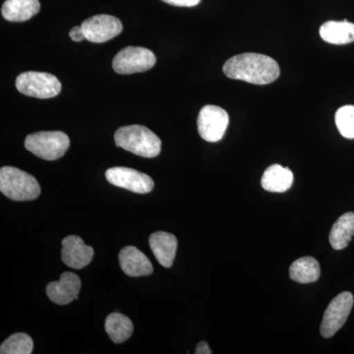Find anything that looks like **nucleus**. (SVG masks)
<instances>
[{
	"mask_svg": "<svg viewBox=\"0 0 354 354\" xmlns=\"http://www.w3.org/2000/svg\"><path fill=\"white\" fill-rule=\"evenodd\" d=\"M39 0H6L1 7L4 19L10 22H25L39 13Z\"/></svg>",
	"mask_w": 354,
	"mask_h": 354,
	"instance_id": "15",
	"label": "nucleus"
},
{
	"mask_svg": "<svg viewBox=\"0 0 354 354\" xmlns=\"http://www.w3.org/2000/svg\"><path fill=\"white\" fill-rule=\"evenodd\" d=\"M69 146V137L62 131L32 133L25 140V148L46 160H55L64 157Z\"/></svg>",
	"mask_w": 354,
	"mask_h": 354,
	"instance_id": "4",
	"label": "nucleus"
},
{
	"mask_svg": "<svg viewBox=\"0 0 354 354\" xmlns=\"http://www.w3.org/2000/svg\"><path fill=\"white\" fill-rule=\"evenodd\" d=\"M81 28L86 39L95 44L111 41L118 37L123 30L122 23L118 18L106 14L88 18L84 21Z\"/></svg>",
	"mask_w": 354,
	"mask_h": 354,
	"instance_id": "10",
	"label": "nucleus"
},
{
	"mask_svg": "<svg viewBox=\"0 0 354 354\" xmlns=\"http://www.w3.org/2000/svg\"><path fill=\"white\" fill-rule=\"evenodd\" d=\"M353 234H354V228H353Z\"/></svg>",
	"mask_w": 354,
	"mask_h": 354,
	"instance_id": "26",
	"label": "nucleus"
},
{
	"mask_svg": "<svg viewBox=\"0 0 354 354\" xmlns=\"http://www.w3.org/2000/svg\"><path fill=\"white\" fill-rule=\"evenodd\" d=\"M292 183V171L279 165H272L268 167L261 179V185L269 192H286L290 189Z\"/></svg>",
	"mask_w": 354,
	"mask_h": 354,
	"instance_id": "16",
	"label": "nucleus"
},
{
	"mask_svg": "<svg viewBox=\"0 0 354 354\" xmlns=\"http://www.w3.org/2000/svg\"><path fill=\"white\" fill-rule=\"evenodd\" d=\"M196 354H212L211 348H209L208 344L206 342H199L196 348Z\"/></svg>",
	"mask_w": 354,
	"mask_h": 354,
	"instance_id": "25",
	"label": "nucleus"
},
{
	"mask_svg": "<svg viewBox=\"0 0 354 354\" xmlns=\"http://www.w3.org/2000/svg\"><path fill=\"white\" fill-rule=\"evenodd\" d=\"M94 257L93 247L86 245L77 235H69L62 241V259L72 269H82L92 262Z\"/></svg>",
	"mask_w": 354,
	"mask_h": 354,
	"instance_id": "11",
	"label": "nucleus"
},
{
	"mask_svg": "<svg viewBox=\"0 0 354 354\" xmlns=\"http://www.w3.org/2000/svg\"><path fill=\"white\" fill-rule=\"evenodd\" d=\"M116 146L147 158H156L162 151V141L149 128L142 125L120 127L114 134Z\"/></svg>",
	"mask_w": 354,
	"mask_h": 354,
	"instance_id": "2",
	"label": "nucleus"
},
{
	"mask_svg": "<svg viewBox=\"0 0 354 354\" xmlns=\"http://www.w3.org/2000/svg\"><path fill=\"white\" fill-rule=\"evenodd\" d=\"M354 228V213L348 212L339 216L330 232V243L335 250H342L351 241Z\"/></svg>",
	"mask_w": 354,
	"mask_h": 354,
	"instance_id": "18",
	"label": "nucleus"
},
{
	"mask_svg": "<svg viewBox=\"0 0 354 354\" xmlns=\"http://www.w3.org/2000/svg\"><path fill=\"white\" fill-rule=\"evenodd\" d=\"M321 276L320 265L313 257H302L292 263L290 277L299 283H315Z\"/></svg>",
	"mask_w": 354,
	"mask_h": 354,
	"instance_id": "19",
	"label": "nucleus"
},
{
	"mask_svg": "<svg viewBox=\"0 0 354 354\" xmlns=\"http://www.w3.org/2000/svg\"><path fill=\"white\" fill-rule=\"evenodd\" d=\"M162 1L174 6L193 7L198 6L201 0H162Z\"/></svg>",
	"mask_w": 354,
	"mask_h": 354,
	"instance_id": "23",
	"label": "nucleus"
},
{
	"mask_svg": "<svg viewBox=\"0 0 354 354\" xmlns=\"http://www.w3.org/2000/svg\"><path fill=\"white\" fill-rule=\"evenodd\" d=\"M120 263L121 270L132 278L149 276L153 272L152 263L149 258L134 246L121 249Z\"/></svg>",
	"mask_w": 354,
	"mask_h": 354,
	"instance_id": "13",
	"label": "nucleus"
},
{
	"mask_svg": "<svg viewBox=\"0 0 354 354\" xmlns=\"http://www.w3.org/2000/svg\"><path fill=\"white\" fill-rule=\"evenodd\" d=\"M104 329L111 341L115 344H121L131 337L134 327L132 321L127 316L120 313H111L106 317Z\"/></svg>",
	"mask_w": 354,
	"mask_h": 354,
	"instance_id": "20",
	"label": "nucleus"
},
{
	"mask_svg": "<svg viewBox=\"0 0 354 354\" xmlns=\"http://www.w3.org/2000/svg\"><path fill=\"white\" fill-rule=\"evenodd\" d=\"M34 348V342L29 335L17 333L10 335L2 342L0 346L1 354H31Z\"/></svg>",
	"mask_w": 354,
	"mask_h": 354,
	"instance_id": "21",
	"label": "nucleus"
},
{
	"mask_svg": "<svg viewBox=\"0 0 354 354\" xmlns=\"http://www.w3.org/2000/svg\"><path fill=\"white\" fill-rule=\"evenodd\" d=\"M149 244L152 249L156 259L162 267L171 268L176 259L177 239L169 232H153L149 239Z\"/></svg>",
	"mask_w": 354,
	"mask_h": 354,
	"instance_id": "14",
	"label": "nucleus"
},
{
	"mask_svg": "<svg viewBox=\"0 0 354 354\" xmlns=\"http://www.w3.org/2000/svg\"><path fill=\"white\" fill-rule=\"evenodd\" d=\"M70 39L73 41H82L84 39H86L85 35H84L82 28L80 26H75V27L72 28L71 31L69 32Z\"/></svg>",
	"mask_w": 354,
	"mask_h": 354,
	"instance_id": "24",
	"label": "nucleus"
},
{
	"mask_svg": "<svg viewBox=\"0 0 354 354\" xmlns=\"http://www.w3.org/2000/svg\"><path fill=\"white\" fill-rule=\"evenodd\" d=\"M228 122L230 118L225 109L208 104L200 111L197 120L198 131L205 141L216 143L223 139Z\"/></svg>",
	"mask_w": 354,
	"mask_h": 354,
	"instance_id": "8",
	"label": "nucleus"
},
{
	"mask_svg": "<svg viewBox=\"0 0 354 354\" xmlns=\"http://www.w3.org/2000/svg\"><path fill=\"white\" fill-rule=\"evenodd\" d=\"M319 32L321 38L329 44H346L354 41V24L346 20L324 23Z\"/></svg>",
	"mask_w": 354,
	"mask_h": 354,
	"instance_id": "17",
	"label": "nucleus"
},
{
	"mask_svg": "<svg viewBox=\"0 0 354 354\" xmlns=\"http://www.w3.org/2000/svg\"><path fill=\"white\" fill-rule=\"evenodd\" d=\"M81 279L74 272H65L58 281H51L46 286V295L53 304L67 305L78 299Z\"/></svg>",
	"mask_w": 354,
	"mask_h": 354,
	"instance_id": "12",
	"label": "nucleus"
},
{
	"mask_svg": "<svg viewBox=\"0 0 354 354\" xmlns=\"http://www.w3.org/2000/svg\"><path fill=\"white\" fill-rule=\"evenodd\" d=\"M106 177L113 185L138 194L150 193L155 187L153 179L148 174L129 167H111L106 171Z\"/></svg>",
	"mask_w": 354,
	"mask_h": 354,
	"instance_id": "9",
	"label": "nucleus"
},
{
	"mask_svg": "<svg viewBox=\"0 0 354 354\" xmlns=\"http://www.w3.org/2000/svg\"><path fill=\"white\" fill-rule=\"evenodd\" d=\"M354 298L353 293L348 291L339 293L330 301L324 314L321 324V335L326 339L335 335L348 320L353 309Z\"/></svg>",
	"mask_w": 354,
	"mask_h": 354,
	"instance_id": "7",
	"label": "nucleus"
},
{
	"mask_svg": "<svg viewBox=\"0 0 354 354\" xmlns=\"http://www.w3.org/2000/svg\"><path fill=\"white\" fill-rule=\"evenodd\" d=\"M228 78L255 85H267L276 81L281 74L278 62L260 53H242L230 58L223 65Z\"/></svg>",
	"mask_w": 354,
	"mask_h": 354,
	"instance_id": "1",
	"label": "nucleus"
},
{
	"mask_svg": "<svg viewBox=\"0 0 354 354\" xmlns=\"http://www.w3.org/2000/svg\"><path fill=\"white\" fill-rule=\"evenodd\" d=\"M0 191L13 201H32L41 194L37 179L13 167H3L0 169Z\"/></svg>",
	"mask_w": 354,
	"mask_h": 354,
	"instance_id": "3",
	"label": "nucleus"
},
{
	"mask_svg": "<svg viewBox=\"0 0 354 354\" xmlns=\"http://www.w3.org/2000/svg\"><path fill=\"white\" fill-rule=\"evenodd\" d=\"M157 58L153 51L140 46H127L113 58V68L116 73H140L148 71L155 66Z\"/></svg>",
	"mask_w": 354,
	"mask_h": 354,
	"instance_id": "6",
	"label": "nucleus"
},
{
	"mask_svg": "<svg viewBox=\"0 0 354 354\" xmlns=\"http://www.w3.org/2000/svg\"><path fill=\"white\" fill-rule=\"evenodd\" d=\"M335 120L342 136L354 139V106H344L337 109Z\"/></svg>",
	"mask_w": 354,
	"mask_h": 354,
	"instance_id": "22",
	"label": "nucleus"
},
{
	"mask_svg": "<svg viewBox=\"0 0 354 354\" xmlns=\"http://www.w3.org/2000/svg\"><path fill=\"white\" fill-rule=\"evenodd\" d=\"M15 86L21 94L37 99H50L62 92L60 81L46 72H24L16 79Z\"/></svg>",
	"mask_w": 354,
	"mask_h": 354,
	"instance_id": "5",
	"label": "nucleus"
}]
</instances>
